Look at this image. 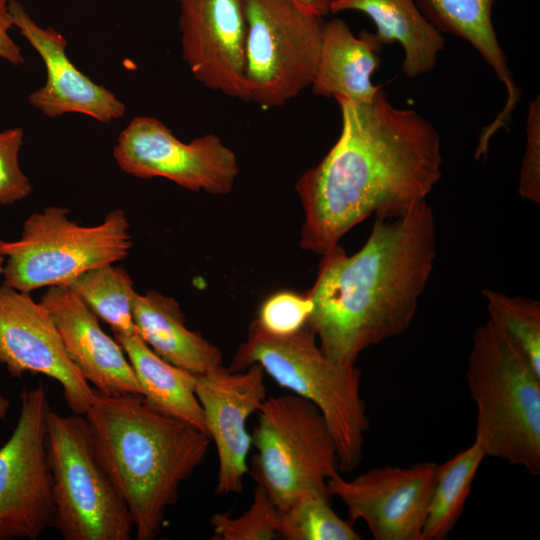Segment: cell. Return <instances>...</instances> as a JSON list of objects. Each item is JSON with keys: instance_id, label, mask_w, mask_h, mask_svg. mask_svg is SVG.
Here are the masks:
<instances>
[{"instance_id": "1", "label": "cell", "mask_w": 540, "mask_h": 540, "mask_svg": "<svg viewBox=\"0 0 540 540\" xmlns=\"http://www.w3.org/2000/svg\"><path fill=\"white\" fill-rule=\"evenodd\" d=\"M338 140L296 182L304 219L300 246L322 255L371 215L400 216L426 201L442 176L438 130L379 89L369 103L335 99Z\"/></svg>"}, {"instance_id": "2", "label": "cell", "mask_w": 540, "mask_h": 540, "mask_svg": "<svg viewBox=\"0 0 540 540\" xmlns=\"http://www.w3.org/2000/svg\"><path fill=\"white\" fill-rule=\"evenodd\" d=\"M436 221L423 201L400 216L376 217L360 250L321 255L308 325L331 360L356 364L367 348L409 329L434 269Z\"/></svg>"}, {"instance_id": "3", "label": "cell", "mask_w": 540, "mask_h": 540, "mask_svg": "<svg viewBox=\"0 0 540 540\" xmlns=\"http://www.w3.org/2000/svg\"><path fill=\"white\" fill-rule=\"evenodd\" d=\"M84 416L96 455L129 510L135 538H157L181 484L205 461L210 437L137 394L95 390Z\"/></svg>"}, {"instance_id": "4", "label": "cell", "mask_w": 540, "mask_h": 540, "mask_svg": "<svg viewBox=\"0 0 540 540\" xmlns=\"http://www.w3.org/2000/svg\"><path fill=\"white\" fill-rule=\"evenodd\" d=\"M467 386L476 407L475 440L485 456L540 474V373L487 320L472 337Z\"/></svg>"}, {"instance_id": "5", "label": "cell", "mask_w": 540, "mask_h": 540, "mask_svg": "<svg viewBox=\"0 0 540 540\" xmlns=\"http://www.w3.org/2000/svg\"><path fill=\"white\" fill-rule=\"evenodd\" d=\"M255 363L279 386L320 410L337 445L340 472L355 469L363 458L369 427L357 365L329 359L308 324L293 334L276 336L252 321L228 369L243 371Z\"/></svg>"}, {"instance_id": "6", "label": "cell", "mask_w": 540, "mask_h": 540, "mask_svg": "<svg viewBox=\"0 0 540 540\" xmlns=\"http://www.w3.org/2000/svg\"><path fill=\"white\" fill-rule=\"evenodd\" d=\"M69 210L48 206L27 217L20 238L0 240L5 258L3 284L21 292L68 286L82 274L125 259L132 248L129 221L122 209L83 226Z\"/></svg>"}, {"instance_id": "7", "label": "cell", "mask_w": 540, "mask_h": 540, "mask_svg": "<svg viewBox=\"0 0 540 540\" xmlns=\"http://www.w3.org/2000/svg\"><path fill=\"white\" fill-rule=\"evenodd\" d=\"M251 438L257 450L251 475L280 512L307 492L327 493V480L340 472L327 421L312 402L296 394L267 397Z\"/></svg>"}, {"instance_id": "8", "label": "cell", "mask_w": 540, "mask_h": 540, "mask_svg": "<svg viewBox=\"0 0 540 540\" xmlns=\"http://www.w3.org/2000/svg\"><path fill=\"white\" fill-rule=\"evenodd\" d=\"M53 526L65 540H129V510L102 467L84 415L47 418Z\"/></svg>"}, {"instance_id": "9", "label": "cell", "mask_w": 540, "mask_h": 540, "mask_svg": "<svg viewBox=\"0 0 540 540\" xmlns=\"http://www.w3.org/2000/svg\"><path fill=\"white\" fill-rule=\"evenodd\" d=\"M247 26L246 93L263 108L283 106L311 86L324 17L294 0H242Z\"/></svg>"}, {"instance_id": "10", "label": "cell", "mask_w": 540, "mask_h": 540, "mask_svg": "<svg viewBox=\"0 0 540 540\" xmlns=\"http://www.w3.org/2000/svg\"><path fill=\"white\" fill-rule=\"evenodd\" d=\"M50 410L41 383L23 391L16 426L0 447V540H37L53 526L46 446Z\"/></svg>"}, {"instance_id": "11", "label": "cell", "mask_w": 540, "mask_h": 540, "mask_svg": "<svg viewBox=\"0 0 540 540\" xmlns=\"http://www.w3.org/2000/svg\"><path fill=\"white\" fill-rule=\"evenodd\" d=\"M113 156L122 171L141 179L166 178L195 192L225 195L240 173L234 151L215 134L189 143L160 120L139 116L120 133Z\"/></svg>"}, {"instance_id": "12", "label": "cell", "mask_w": 540, "mask_h": 540, "mask_svg": "<svg viewBox=\"0 0 540 540\" xmlns=\"http://www.w3.org/2000/svg\"><path fill=\"white\" fill-rule=\"evenodd\" d=\"M438 464L374 467L352 479L336 473L326 491L346 507L348 521L364 522L375 540H422Z\"/></svg>"}, {"instance_id": "13", "label": "cell", "mask_w": 540, "mask_h": 540, "mask_svg": "<svg viewBox=\"0 0 540 540\" xmlns=\"http://www.w3.org/2000/svg\"><path fill=\"white\" fill-rule=\"evenodd\" d=\"M0 364L13 378L42 374L57 381L70 410L85 415L95 389L70 359L55 321L40 301L0 286Z\"/></svg>"}, {"instance_id": "14", "label": "cell", "mask_w": 540, "mask_h": 540, "mask_svg": "<svg viewBox=\"0 0 540 540\" xmlns=\"http://www.w3.org/2000/svg\"><path fill=\"white\" fill-rule=\"evenodd\" d=\"M195 393L218 455L215 495L240 493L252 445L247 421L267 398L265 372L257 363L238 372L220 365L195 375Z\"/></svg>"}, {"instance_id": "15", "label": "cell", "mask_w": 540, "mask_h": 540, "mask_svg": "<svg viewBox=\"0 0 540 540\" xmlns=\"http://www.w3.org/2000/svg\"><path fill=\"white\" fill-rule=\"evenodd\" d=\"M182 57L207 88L248 101L242 0H179Z\"/></svg>"}, {"instance_id": "16", "label": "cell", "mask_w": 540, "mask_h": 540, "mask_svg": "<svg viewBox=\"0 0 540 540\" xmlns=\"http://www.w3.org/2000/svg\"><path fill=\"white\" fill-rule=\"evenodd\" d=\"M13 24L42 58L45 84L33 91L29 103L47 117L81 113L102 123L124 116L126 107L111 91L83 74L66 55V39L53 27L39 26L17 0H9Z\"/></svg>"}, {"instance_id": "17", "label": "cell", "mask_w": 540, "mask_h": 540, "mask_svg": "<svg viewBox=\"0 0 540 540\" xmlns=\"http://www.w3.org/2000/svg\"><path fill=\"white\" fill-rule=\"evenodd\" d=\"M40 302L51 313L70 359L97 392L141 395L120 343L68 286L48 287Z\"/></svg>"}, {"instance_id": "18", "label": "cell", "mask_w": 540, "mask_h": 540, "mask_svg": "<svg viewBox=\"0 0 540 540\" xmlns=\"http://www.w3.org/2000/svg\"><path fill=\"white\" fill-rule=\"evenodd\" d=\"M382 48L375 33L362 30L356 36L340 18L325 22L311 83L313 93L355 103L371 102L381 88L373 84L372 75L380 66Z\"/></svg>"}, {"instance_id": "19", "label": "cell", "mask_w": 540, "mask_h": 540, "mask_svg": "<svg viewBox=\"0 0 540 540\" xmlns=\"http://www.w3.org/2000/svg\"><path fill=\"white\" fill-rule=\"evenodd\" d=\"M497 0H415L423 15L441 33H449L469 43L505 86L507 100L503 109L481 136L490 140L498 130L505 128L521 98L510 70L508 58L502 49L492 21Z\"/></svg>"}, {"instance_id": "20", "label": "cell", "mask_w": 540, "mask_h": 540, "mask_svg": "<svg viewBox=\"0 0 540 540\" xmlns=\"http://www.w3.org/2000/svg\"><path fill=\"white\" fill-rule=\"evenodd\" d=\"M133 319L139 337L163 360L195 375L223 363L219 347L185 325L178 301L158 291L136 293Z\"/></svg>"}, {"instance_id": "21", "label": "cell", "mask_w": 540, "mask_h": 540, "mask_svg": "<svg viewBox=\"0 0 540 540\" xmlns=\"http://www.w3.org/2000/svg\"><path fill=\"white\" fill-rule=\"evenodd\" d=\"M358 11L375 24L380 43L398 42L404 51L401 70L408 78L431 72L444 50L445 38L423 15L415 0H336L331 13Z\"/></svg>"}, {"instance_id": "22", "label": "cell", "mask_w": 540, "mask_h": 540, "mask_svg": "<svg viewBox=\"0 0 540 540\" xmlns=\"http://www.w3.org/2000/svg\"><path fill=\"white\" fill-rule=\"evenodd\" d=\"M113 336L128 357L144 400L156 410L207 433L195 393V374L163 360L138 334Z\"/></svg>"}, {"instance_id": "23", "label": "cell", "mask_w": 540, "mask_h": 540, "mask_svg": "<svg viewBox=\"0 0 540 540\" xmlns=\"http://www.w3.org/2000/svg\"><path fill=\"white\" fill-rule=\"evenodd\" d=\"M485 457L480 445L474 441L468 448L438 465L422 540H443L454 529Z\"/></svg>"}, {"instance_id": "24", "label": "cell", "mask_w": 540, "mask_h": 540, "mask_svg": "<svg viewBox=\"0 0 540 540\" xmlns=\"http://www.w3.org/2000/svg\"><path fill=\"white\" fill-rule=\"evenodd\" d=\"M68 287L100 321L110 327L113 335L137 334L133 319L137 292L125 268L114 264L94 268L79 276Z\"/></svg>"}, {"instance_id": "25", "label": "cell", "mask_w": 540, "mask_h": 540, "mask_svg": "<svg viewBox=\"0 0 540 540\" xmlns=\"http://www.w3.org/2000/svg\"><path fill=\"white\" fill-rule=\"evenodd\" d=\"M280 538L287 540H360L353 524L340 518L330 496L311 491L298 497L281 512Z\"/></svg>"}, {"instance_id": "26", "label": "cell", "mask_w": 540, "mask_h": 540, "mask_svg": "<svg viewBox=\"0 0 540 540\" xmlns=\"http://www.w3.org/2000/svg\"><path fill=\"white\" fill-rule=\"evenodd\" d=\"M489 319L525 354L540 373V302L524 296H509L483 289Z\"/></svg>"}, {"instance_id": "27", "label": "cell", "mask_w": 540, "mask_h": 540, "mask_svg": "<svg viewBox=\"0 0 540 540\" xmlns=\"http://www.w3.org/2000/svg\"><path fill=\"white\" fill-rule=\"evenodd\" d=\"M280 520V510L265 488L257 483L248 510L236 518L229 513H214L210 518V524L214 539L273 540L280 538Z\"/></svg>"}, {"instance_id": "28", "label": "cell", "mask_w": 540, "mask_h": 540, "mask_svg": "<svg viewBox=\"0 0 540 540\" xmlns=\"http://www.w3.org/2000/svg\"><path fill=\"white\" fill-rule=\"evenodd\" d=\"M312 309L313 302L307 292L276 291L263 300L253 321L266 333L286 336L308 324Z\"/></svg>"}, {"instance_id": "29", "label": "cell", "mask_w": 540, "mask_h": 540, "mask_svg": "<svg viewBox=\"0 0 540 540\" xmlns=\"http://www.w3.org/2000/svg\"><path fill=\"white\" fill-rule=\"evenodd\" d=\"M23 129L12 128L0 132V204L12 205L27 198L33 191L29 178L19 165L23 145Z\"/></svg>"}, {"instance_id": "30", "label": "cell", "mask_w": 540, "mask_h": 540, "mask_svg": "<svg viewBox=\"0 0 540 540\" xmlns=\"http://www.w3.org/2000/svg\"><path fill=\"white\" fill-rule=\"evenodd\" d=\"M519 195L532 202L540 203V98L530 101L526 122V146L523 155Z\"/></svg>"}, {"instance_id": "31", "label": "cell", "mask_w": 540, "mask_h": 540, "mask_svg": "<svg viewBox=\"0 0 540 540\" xmlns=\"http://www.w3.org/2000/svg\"><path fill=\"white\" fill-rule=\"evenodd\" d=\"M8 2L9 0H0V58L18 66L24 62V57L21 49L9 35V30L14 24Z\"/></svg>"}, {"instance_id": "32", "label": "cell", "mask_w": 540, "mask_h": 540, "mask_svg": "<svg viewBox=\"0 0 540 540\" xmlns=\"http://www.w3.org/2000/svg\"><path fill=\"white\" fill-rule=\"evenodd\" d=\"M310 12L324 17L331 13L332 5L336 0H294Z\"/></svg>"}, {"instance_id": "33", "label": "cell", "mask_w": 540, "mask_h": 540, "mask_svg": "<svg viewBox=\"0 0 540 540\" xmlns=\"http://www.w3.org/2000/svg\"><path fill=\"white\" fill-rule=\"evenodd\" d=\"M9 400L0 393V420H4L9 409Z\"/></svg>"}, {"instance_id": "34", "label": "cell", "mask_w": 540, "mask_h": 540, "mask_svg": "<svg viewBox=\"0 0 540 540\" xmlns=\"http://www.w3.org/2000/svg\"><path fill=\"white\" fill-rule=\"evenodd\" d=\"M4 256L1 254L0 252V277L2 276L3 274V267H4Z\"/></svg>"}, {"instance_id": "35", "label": "cell", "mask_w": 540, "mask_h": 540, "mask_svg": "<svg viewBox=\"0 0 540 540\" xmlns=\"http://www.w3.org/2000/svg\"><path fill=\"white\" fill-rule=\"evenodd\" d=\"M177 1H179V0H177Z\"/></svg>"}]
</instances>
